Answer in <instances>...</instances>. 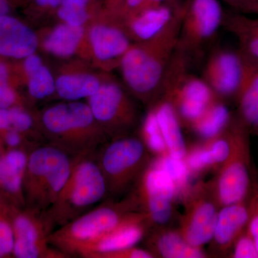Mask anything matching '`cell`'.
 <instances>
[{
    "mask_svg": "<svg viewBox=\"0 0 258 258\" xmlns=\"http://www.w3.org/2000/svg\"><path fill=\"white\" fill-rule=\"evenodd\" d=\"M182 8L155 36L133 43L119 63L123 81L134 95L154 102L160 94L173 57L177 50Z\"/></svg>",
    "mask_w": 258,
    "mask_h": 258,
    "instance_id": "1",
    "label": "cell"
},
{
    "mask_svg": "<svg viewBox=\"0 0 258 258\" xmlns=\"http://www.w3.org/2000/svg\"><path fill=\"white\" fill-rule=\"evenodd\" d=\"M47 143L71 157L96 154L108 137L95 119L88 103L69 101L46 108L40 118Z\"/></svg>",
    "mask_w": 258,
    "mask_h": 258,
    "instance_id": "2",
    "label": "cell"
},
{
    "mask_svg": "<svg viewBox=\"0 0 258 258\" xmlns=\"http://www.w3.org/2000/svg\"><path fill=\"white\" fill-rule=\"evenodd\" d=\"M74 159L48 143L29 152L24 178L25 208L47 212L53 205L69 179Z\"/></svg>",
    "mask_w": 258,
    "mask_h": 258,
    "instance_id": "3",
    "label": "cell"
},
{
    "mask_svg": "<svg viewBox=\"0 0 258 258\" xmlns=\"http://www.w3.org/2000/svg\"><path fill=\"white\" fill-rule=\"evenodd\" d=\"M106 197V183L96 153L79 156L74 157L69 179L47 215L54 227H61L91 210Z\"/></svg>",
    "mask_w": 258,
    "mask_h": 258,
    "instance_id": "4",
    "label": "cell"
},
{
    "mask_svg": "<svg viewBox=\"0 0 258 258\" xmlns=\"http://www.w3.org/2000/svg\"><path fill=\"white\" fill-rule=\"evenodd\" d=\"M134 212L139 211L131 200L114 203L108 200L52 231L49 244L69 257L77 256L83 247L114 229Z\"/></svg>",
    "mask_w": 258,
    "mask_h": 258,
    "instance_id": "5",
    "label": "cell"
},
{
    "mask_svg": "<svg viewBox=\"0 0 258 258\" xmlns=\"http://www.w3.org/2000/svg\"><path fill=\"white\" fill-rule=\"evenodd\" d=\"M148 148L138 137H123L106 142L96 153L104 178L106 198L124 193L139 181L147 168Z\"/></svg>",
    "mask_w": 258,
    "mask_h": 258,
    "instance_id": "6",
    "label": "cell"
},
{
    "mask_svg": "<svg viewBox=\"0 0 258 258\" xmlns=\"http://www.w3.org/2000/svg\"><path fill=\"white\" fill-rule=\"evenodd\" d=\"M229 128L232 138L230 157L222 164L217 182V198L222 207L246 200L251 190L248 128L238 116Z\"/></svg>",
    "mask_w": 258,
    "mask_h": 258,
    "instance_id": "7",
    "label": "cell"
},
{
    "mask_svg": "<svg viewBox=\"0 0 258 258\" xmlns=\"http://www.w3.org/2000/svg\"><path fill=\"white\" fill-rule=\"evenodd\" d=\"M10 217L15 235L13 257H69L49 244V236L55 227L50 221L47 212L11 206Z\"/></svg>",
    "mask_w": 258,
    "mask_h": 258,
    "instance_id": "8",
    "label": "cell"
},
{
    "mask_svg": "<svg viewBox=\"0 0 258 258\" xmlns=\"http://www.w3.org/2000/svg\"><path fill=\"white\" fill-rule=\"evenodd\" d=\"M88 105L95 119L107 137H123L137 118L133 102L118 83L108 81L88 98Z\"/></svg>",
    "mask_w": 258,
    "mask_h": 258,
    "instance_id": "9",
    "label": "cell"
},
{
    "mask_svg": "<svg viewBox=\"0 0 258 258\" xmlns=\"http://www.w3.org/2000/svg\"><path fill=\"white\" fill-rule=\"evenodd\" d=\"M224 18L220 0H186L178 48L187 55L201 48L216 35Z\"/></svg>",
    "mask_w": 258,
    "mask_h": 258,
    "instance_id": "10",
    "label": "cell"
},
{
    "mask_svg": "<svg viewBox=\"0 0 258 258\" xmlns=\"http://www.w3.org/2000/svg\"><path fill=\"white\" fill-rule=\"evenodd\" d=\"M139 197L137 207L144 208L149 223L164 225L170 221L173 202L176 197L175 186L167 174L158 167L147 168L139 181Z\"/></svg>",
    "mask_w": 258,
    "mask_h": 258,
    "instance_id": "11",
    "label": "cell"
},
{
    "mask_svg": "<svg viewBox=\"0 0 258 258\" xmlns=\"http://www.w3.org/2000/svg\"><path fill=\"white\" fill-rule=\"evenodd\" d=\"M242 69L239 50L217 48L209 56L202 78L219 98H235Z\"/></svg>",
    "mask_w": 258,
    "mask_h": 258,
    "instance_id": "12",
    "label": "cell"
},
{
    "mask_svg": "<svg viewBox=\"0 0 258 258\" xmlns=\"http://www.w3.org/2000/svg\"><path fill=\"white\" fill-rule=\"evenodd\" d=\"M149 224L145 214L134 212L114 229L83 247L77 256L94 258L98 254L135 247L144 238Z\"/></svg>",
    "mask_w": 258,
    "mask_h": 258,
    "instance_id": "13",
    "label": "cell"
},
{
    "mask_svg": "<svg viewBox=\"0 0 258 258\" xmlns=\"http://www.w3.org/2000/svg\"><path fill=\"white\" fill-rule=\"evenodd\" d=\"M89 39L98 60L115 62L118 66L133 44L119 18L113 15L108 21L93 26L90 30Z\"/></svg>",
    "mask_w": 258,
    "mask_h": 258,
    "instance_id": "14",
    "label": "cell"
},
{
    "mask_svg": "<svg viewBox=\"0 0 258 258\" xmlns=\"http://www.w3.org/2000/svg\"><path fill=\"white\" fill-rule=\"evenodd\" d=\"M29 152L6 149L0 157V199L11 206L25 208L24 178Z\"/></svg>",
    "mask_w": 258,
    "mask_h": 258,
    "instance_id": "15",
    "label": "cell"
},
{
    "mask_svg": "<svg viewBox=\"0 0 258 258\" xmlns=\"http://www.w3.org/2000/svg\"><path fill=\"white\" fill-rule=\"evenodd\" d=\"M217 215L212 200L196 198L189 203L179 232L188 243L201 247L213 240Z\"/></svg>",
    "mask_w": 258,
    "mask_h": 258,
    "instance_id": "16",
    "label": "cell"
},
{
    "mask_svg": "<svg viewBox=\"0 0 258 258\" xmlns=\"http://www.w3.org/2000/svg\"><path fill=\"white\" fill-rule=\"evenodd\" d=\"M242 76L235 98L238 106L237 116L248 128L258 135V62L240 48Z\"/></svg>",
    "mask_w": 258,
    "mask_h": 258,
    "instance_id": "17",
    "label": "cell"
},
{
    "mask_svg": "<svg viewBox=\"0 0 258 258\" xmlns=\"http://www.w3.org/2000/svg\"><path fill=\"white\" fill-rule=\"evenodd\" d=\"M184 3L144 10L119 20L132 40H134L136 42L144 41L164 30L175 18Z\"/></svg>",
    "mask_w": 258,
    "mask_h": 258,
    "instance_id": "18",
    "label": "cell"
},
{
    "mask_svg": "<svg viewBox=\"0 0 258 258\" xmlns=\"http://www.w3.org/2000/svg\"><path fill=\"white\" fill-rule=\"evenodd\" d=\"M37 46L38 39L31 29L9 14L0 16V55L25 59Z\"/></svg>",
    "mask_w": 258,
    "mask_h": 258,
    "instance_id": "19",
    "label": "cell"
},
{
    "mask_svg": "<svg viewBox=\"0 0 258 258\" xmlns=\"http://www.w3.org/2000/svg\"><path fill=\"white\" fill-rule=\"evenodd\" d=\"M153 103L152 108L165 141L168 153L172 157L184 159L186 156V144L181 132V121L172 102L165 94L160 93Z\"/></svg>",
    "mask_w": 258,
    "mask_h": 258,
    "instance_id": "20",
    "label": "cell"
},
{
    "mask_svg": "<svg viewBox=\"0 0 258 258\" xmlns=\"http://www.w3.org/2000/svg\"><path fill=\"white\" fill-rule=\"evenodd\" d=\"M249 219V203H241L222 207L217 215L213 239L222 249L230 248L246 228Z\"/></svg>",
    "mask_w": 258,
    "mask_h": 258,
    "instance_id": "21",
    "label": "cell"
},
{
    "mask_svg": "<svg viewBox=\"0 0 258 258\" xmlns=\"http://www.w3.org/2000/svg\"><path fill=\"white\" fill-rule=\"evenodd\" d=\"M208 145L197 148L186 156L185 161L190 171L198 172L210 166L222 165L228 159L232 152V138L229 125L223 133L208 141Z\"/></svg>",
    "mask_w": 258,
    "mask_h": 258,
    "instance_id": "22",
    "label": "cell"
},
{
    "mask_svg": "<svg viewBox=\"0 0 258 258\" xmlns=\"http://www.w3.org/2000/svg\"><path fill=\"white\" fill-rule=\"evenodd\" d=\"M238 40L240 49L258 62V18L225 14L223 25Z\"/></svg>",
    "mask_w": 258,
    "mask_h": 258,
    "instance_id": "23",
    "label": "cell"
},
{
    "mask_svg": "<svg viewBox=\"0 0 258 258\" xmlns=\"http://www.w3.org/2000/svg\"><path fill=\"white\" fill-rule=\"evenodd\" d=\"M24 60V71L28 78V91L32 98L42 100L53 94L55 81L42 59L34 53Z\"/></svg>",
    "mask_w": 258,
    "mask_h": 258,
    "instance_id": "24",
    "label": "cell"
},
{
    "mask_svg": "<svg viewBox=\"0 0 258 258\" xmlns=\"http://www.w3.org/2000/svg\"><path fill=\"white\" fill-rule=\"evenodd\" d=\"M98 78L88 74H69L59 76L55 81V91L62 99L79 101L89 98L101 86Z\"/></svg>",
    "mask_w": 258,
    "mask_h": 258,
    "instance_id": "25",
    "label": "cell"
},
{
    "mask_svg": "<svg viewBox=\"0 0 258 258\" xmlns=\"http://www.w3.org/2000/svg\"><path fill=\"white\" fill-rule=\"evenodd\" d=\"M84 35L83 26L62 23L56 26L47 35L44 47L49 53L60 57L74 55Z\"/></svg>",
    "mask_w": 258,
    "mask_h": 258,
    "instance_id": "26",
    "label": "cell"
},
{
    "mask_svg": "<svg viewBox=\"0 0 258 258\" xmlns=\"http://www.w3.org/2000/svg\"><path fill=\"white\" fill-rule=\"evenodd\" d=\"M222 100L219 98L214 101L203 116L191 126L196 134L205 140L216 138L223 133L230 124L232 117Z\"/></svg>",
    "mask_w": 258,
    "mask_h": 258,
    "instance_id": "27",
    "label": "cell"
},
{
    "mask_svg": "<svg viewBox=\"0 0 258 258\" xmlns=\"http://www.w3.org/2000/svg\"><path fill=\"white\" fill-rule=\"evenodd\" d=\"M156 250L163 257L200 258L205 254L200 247L188 243L180 232L166 231L161 232L156 238Z\"/></svg>",
    "mask_w": 258,
    "mask_h": 258,
    "instance_id": "28",
    "label": "cell"
},
{
    "mask_svg": "<svg viewBox=\"0 0 258 258\" xmlns=\"http://www.w3.org/2000/svg\"><path fill=\"white\" fill-rule=\"evenodd\" d=\"M153 164L163 169L170 177L175 186L176 196L185 192L189 184L190 171L184 159H178L166 153Z\"/></svg>",
    "mask_w": 258,
    "mask_h": 258,
    "instance_id": "29",
    "label": "cell"
},
{
    "mask_svg": "<svg viewBox=\"0 0 258 258\" xmlns=\"http://www.w3.org/2000/svg\"><path fill=\"white\" fill-rule=\"evenodd\" d=\"M142 134V139L149 151L158 154L159 157L168 153L165 141L152 108L149 110L144 118Z\"/></svg>",
    "mask_w": 258,
    "mask_h": 258,
    "instance_id": "30",
    "label": "cell"
},
{
    "mask_svg": "<svg viewBox=\"0 0 258 258\" xmlns=\"http://www.w3.org/2000/svg\"><path fill=\"white\" fill-rule=\"evenodd\" d=\"M11 205L0 199V258L13 256L15 235L10 217Z\"/></svg>",
    "mask_w": 258,
    "mask_h": 258,
    "instance_id": "31",
    "label": "cell"
},
{
    "mask_svg": "<svg viewBox=\"0 0 258 258\" xmlns=\"http://www.w3.org/2000/svg\"><path fill=\"white\" fill-rule=\"evenodd\" d=\"M10 113L12 128L24 134L28 138H32L34 142L40 141L37 136L33 134L35 128V119L28 111L17 105L10 108Z\"/></svg>",
    "mask_w": 258,
    "mask_h": 258,
    "instance_id": "32",
    "label": "cell"
},
{
    "mask_svg": "<svg viewBox=\"0 0 258 258\" xmlns=\"http://www.w3.org/2000/svg\"><path fill=\"white\" fill-rule=\"evenodd\" d=\"M18 103V94L10 83L9 68L0 62V108H11Z\"/></svg>",
    "mask_w": 258,
    "mask_h": 258,
    "instance_id": "33",
    "label": "cell"
},
{
    "mask_svg": "<svg viewBox=\"0 0 258 258\" xmlns=\"http://www.w3.org/2000/svg\"><path fill=\"white\" fill-rule=\"evenodd\" d=\"M90 8L60 5L57 8V16L64 23L74 26H83L89 20Z\"/></svg>",
    "mask_w": 258,
    "mask_h": 258,
    "instance_id": "34",
    "label": "cell"
},
{
    "mask_svg": "<svg viewBox=\"0 0 258 258\" xmlns=\"http://www.w3.org/2000/svg\"><path fill=\"white\" fill-rule=\"evenodd\" d=\"M180 0H125L118 17L124 18L128 15L164 5L178 4Z\"/></svg>",
    "mask_w": 258,
    "mask_h": 258,
    "instance_id": "35",
    "label": "cell"
},
{
    "mask_svg": "<svg viewBox=\"0 0 258 258\" xmlns=\"http://www.w3.org/2000/svg\"><path fill=\"white\" fill-rule=\"evenodd\" d=\"M232 257L235 258H258V252L253 239L245 229L233 244Z\"/></svg>",
    "mask_w": 258,
    "mask_h": 258,
    "instance_id": "36",
    "label": "cell"
},
{
    "mask_svg": "<svg viewBox=\"0 0 258 258\" xmlns=\"http://www.w3.org/2000/svg\"><path fill=\"white\" fill-rule=\"evenodd\" d=\"M249 219L247 230L253 239L258 252V194L254 190V195L249 203Z\"/></svg>",
    "mask_w": 258,
    "mask_h": 258,
    "instance_id": "37",
    "label": "cell"
},
{
    "mask_svg": "<svg viewBox=\"0 0 258 258\" xmlns=\"http://www.w3.org/2000/svg\"><path fill=\"white\" fill-rule=\"evenodd\" d=\"M154 254L149 251L138 247H132L130 248L107 252L95 256L94 258H152Z\"/></svg>",
    "mask_w": 258,
    "mask_h": 258,
    "instance_id": "38",
    "label": "cell"
},
{
    "mask_svg": "<svg viewBox=\"0 0 258 258\" xmlns=\"http://www.w3.org/2000/svg\"><path fill=\"white\" fill-rule=\"evenodd\" d=\"M11 128L10 108H0V133Z\"/></svg>",
    "mask_w": 258,
    "mask_h": 258,
    "instance_id": "39",
    "label": "cell"
},
{
    "mask_svg": "<svg viewBox=\"0 0 258 258\" xmlns=\"http://www.w3.org/2000/svg\"><path fill=\"white\" fill-rule=\"evenodd\" d=\"M125 0H105L106 11L118 17Z\"/></svg>",
    "mask_w": 258,
    "mask_h": 258,
    "instance_id": "40",
    "label": "cell"
},
{
    "mask_svg": "<svg viewBox=\"0 0 258 258\" xmlns=\"http://www.w3.org/2000/svg\"><path fill=\"white\" fill-rule=\"evenodd\" d=\"M93 0H63L61 5L78 8H91Z\"/></svg>",
    "mask_w": 258,
    "mask_h": 258,
    "instance_id": "41",
    "label": "cell"
},
{
    "mask_svg": "<svg viewBox=\"0 0 258 258\" xmlns=\"http://www.w3.org/2000/svg\"><path fill=\"white\" fill-rule=\"evenodd\" d=\"M63 0H35L38 7L43 8H58Z\"/></svg>",
    "mask_w": 258,
    "mask_h": 258,
    "instance_id": "42",
    "label": "cell"
},
{
    "mask_svg": "<svg viewBox=\"0 0 258 258\" xmlns=\"http://www.w3.org/2000/svg\"><path fill=\"white\" fill-rule=\"evenodd\" d=\"M242 12L244 13H252V14L258 15V0H249Z\"/></svg>",
    "mask_w": 258,
    "mask_h": 258,
    "instance_id": "43",
    "label": "cell"
},
{
    "mask_svg": "<svg viewBox=\"0 0 258 258\" xmlns=\"http://www.w3.org/2000/svg\"><path fill=\"white\" fill-rule=\"evenodd\" d=\"M220 1L225 2L227 4L235 8V9L242 11L249 0H220Z\"/></svg>",
    "mask_w": 258,
    "mask_h": 258,
    "instance_id": "44",
    "label": "cell"
},
{
    "mask_svg": "<svg viewBox=\"0 0 258 258\" xmlns=\"http://www.w3.org/2000/svg\"><path fill=\"white\" fill-rule=\"evenodd\" d=\"M11 9L10 0H0V16L9 14Z\"/></svg>",
    "mask_w": 258,
    "mask_h": 258,
    "instance_id": "45",
    "label": "cell"
},
{
    "mask_svg": "<svg viewBox=\"0 0 258 258\" xmlns=\"http://www.w3.org/2000/svg\"><path fill=\"white\" fill-rule=\"evenodd\" d=\"M6 150L4 146H3V142H2L1 139H0V157L3 155V153Z\"/></svg>",
    "mask_w": 258,
    "mask_h": 258,
    "instance_id": "46",
    "label": "cell"
},
{
    "mask_svg": "<svg viewBox=\"0 0 258 258\" xmlns=\"http://www.w3.org/2000/svg\"><path fill=\"white\" fill-rule=\"evenodd\" d=\"M254 191H257V193L258 194V183H257V184L254 185Z\"/></svg>",
    "mask_w": 258,
    "mask_h": 258,
    "instance_id": "47",
    "label": "cell"
}]
</instances>
